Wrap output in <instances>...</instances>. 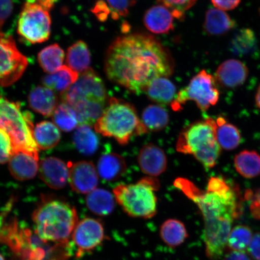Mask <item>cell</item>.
I'll list each match as a JSON object with an SVG mask.
<instances>
[{
    "label": "cell",
    "mask_w": 260,
    "mask_h": 260,
    "mask_svg": "<svg viewBox=\"0 0 260 260\" xmlns=\"http://www.w3.org/2000/svg\"><path fill=\"white\" fill-rule=\"evenodd\" d=\"M170 54L152 36L133 34L117 38L107 51L105 71L112 82L144 93L149 83L173 73Z\"/></svg>",
    "instance_id": "cell-1"
},
{
    "label": "cell",
    "mask_w": 260,
    "mask_h": 260,
    "mask_svg": "<svg viewBox=\"0 0 260 260\" xmlns=\"http://www.w3.org/2000/svg\"><path fill=\"white\" fill-rule=\"evenodd\" d=\"M174 186L199 208L204 221L206 255L211 260L220 259L225 252L234 221L242 212L238 188L219 177L210 178L206 191L183 178L176 179Z\"/></svg>",
    "instance_id": "cell-2"
},
{
    "label": "cell",
    "mask_w": 260,
    "mask_h": 260,
    "mask_svg": "<svg viewBox=\"0 0 260 260\" xmlns=\"http://www.w3.org/2000/svg\"><path fill=\"white\" fill-rule=\"evenodd\" d=\"M35 233L42 241L67 243L78 222L76 209L57 198L44 197L32 215Z\"/></svg>",
    "instance_id": "cell-3"
},
{
    "label": "cell",
    "mask_w": 260,
    "mask_h": 260,
    "mask_svg": "<svg viewBox=\"0 0 260 260\" xmlns=\"http://www.w3.org/2000/svg\"><path fill=\"white\" fill-rule=\"evenodd\" d=\"M63 100L76 111L80 125H95L106 109L105 84L99 75L89 68L63 93Z\"/></svg>",
    "instance_id": "cell-4"
},
{
    "label": "cell",
    "mask_w": 260,
    "mask_h": 260,
    "mask_svg": "<svg viewBox=\"0 0 260 260\" xmlns=\"http://www.w3.org/2000/svg\"><path fill=\"white\" fill-rule=\"evenodd\" d=\"M95 129L106 137L115 139L122 145L127 144L133 136L148 132L135 107L116 99L110 100L102 116L95 123Z\"/></svg>",
    "instance_id": "cell-5"
},
{
    "label": "cell",
    "mask_w": 260,
    "mask_h": 260,
    "mask_svg": "<svg viewBox=\"0 0 260 260\" xmlns=\"http://www.w3.org/2000/svg\"><path fill=\"white\" fill-rule=\"evenodd\" d=\"M216 130V122L212 118L191 123L179 135L177 150L193 155L206 169L213 168L220 154Z\"/></svg>",
    "instance_id": "cell-6"
},
{
    "label": "cell",
    "mask_w": 260,
    "mask_h": 260,
    "mask_svg": "<svg viewBox=\"0 0 260 260\" xmlns=\"http://www.w3.org/2000/svg\"><path fill=\"white\" fill-rule=\"evenodd\" d=\"M0 128L11 138L13 152H28L39 157L34 136V125L30 113L24 112L18 103L0 95Z\"/></svg>",
    "instance_id": "cell-7"
},
{
    "label": "cell",
    "mask_w": 260,
    "mask_h": 260,
    "mask_svg": "<svg viewBox=\"0 0 260 260\" xmlns=\"http://www.w3.org/2000/svg\"><path fill=\"white\" fill-rule=\"evenodd\" d=\"M157 179L146 177L132 184H120L113 190L117 203L129 216L150 219L157 213Z\"/></svg>",
    "instance_id": "cell-8"
},
{
    "label": "cell",
    "mask_w": 260,
    "mask_h": 260,
    "mask_svg": "<svg viewBox=\"0 0 260 260\" xmlns=\"http://www.w3.org/2000/svg\"><path fill=\"white\" fill-rule=\"evenodd\" d=\"M219 91L215 79L206 71L202 70L190 81L188 85L178 92L173 102L172 109L180 111L181 106L192 101L202 111L216 105L219 99Z\"/></svg>",
    "instance_id": "cell-9"
},
{
    "label": "cell",
    "mask_w": 260,
    "mask_h": 260,
    "mask_svg": "<svg viewBox=\"0 0 260 260\" xmlns=\"http://www.w3.org/2000/svg\"><path fill=\"white\" fill-rule=\"evenodd\" d=\"M50 11L35 1L25 3L18 22V34L30 44H40L51 34Z\"/></svg>",
    "instance_id": "cell-10"
},
{
    "label": "cell",
    "mask_w": 260,
    "mask_h": 260,
    "mask_svg": "<svg viewBox=\"0 0 260 260\" xmlns=\"http://www.w3.org/2000/svg\"><path fill=\"white\" fill-rule=\"evenodd\" d=\"M28 66L27 58L18 50L11 36L0 34V86L17 81Z\"/></svg>",
    "instance_id": "cell-11"
},
{
    "label": "cell",
    "mask_w": 260,
    "mask_h": 260,
    "mask_svg": "<svg viewBox=\"0 0 260 260\" xmlns=\"http://www.w3.org/2000/svg\"><path fill=\"white\" fill-rule=\"evenodd\" d=\"M71 237L74 245L77 247V257L93 251L102 245L106 239L102 223L89 217L77 223Z\"/></svg>",
    "instance_id": "cell-12"
},
{
    "label": "cell",
    "mask_w": 260,
    "mask_h": 260,
    "mask_svg": "<svg viewBox=\"0 0 260 260\" xmlns=\"http://www.w3.org/2000/svg\"><path fill=\"white\" fill-rule=\"evenodd\" d=\"M70 186L77 193H89L95 189L99 183V176L92 162L81 161L69 162Z\"/></svg>",
    "instance_id": "cell-13"
},
{
    "label": "cell",
    "mask_w": 260,
    "mask_h": 260,
    "mask_svg": "<svg viewBox=\"0 0 260 260\" xmlns=\"http://www.w3.org/2000/svg\"><path fill=\"white\" fill-rule=\"evenodd\" d=\"M40 177L44 183L53 189L63 188L69 178V168L60 159L48 157L43 159L39 167Z\"/></svg>",
    "instance_id": "cell-14"
},
{
    "label": "cell",
    "mask_w": 260,
    "mask_h": 260,
    "mask_svg": "<svg viewBox=\"0 0 260 260\" xmlns=\"http://www.w3.org/2000/svg\"><path fill=\"white\" fill-rule=\"evenodd\" d=\"M138 162L141 170L151 177L158 176L167 168V157L165 152L154 144L143 146L139 152Z\"/></svg>",
    "instance_id": "cell-15"
},
{
    "label": "cell",
    "mask_w": 260,
    "mask_h": 260,
    "mask_svg": "<svg viewBox=\"0 0 260 260\" xmlns=\"http://www.w3.org/2000/svg\"><path fill=\"white\" fill-rule=\"evenodd\" d=\"M246 65L238 60H228L217 70L216 78L221 85L227 88H236L242 86L248 77Z\"/></svg>",
    "instance_id": "cell-16"
},
{
    "label": "cell",
    "mask_w": 260,
    "mask_h": 260,
    "mask_svg": "<svg viewBox=\"0 0 260 260\" xmlns=\"http://www.w3.org/2000/svg\"><path fill=\"white\" fill-rule=\"evenodd\" d=\"M38 161L39 157L28 152L14 151L9 161L10 172L16 180H30L36 176L39 170Z\"/></svg>",
    "instance_id": "cell-17"
},
{
    "label": "cell",
    "mask_w": 260,
    "mask_h": 260,
    "mask_svg": "<svg viewBox=\"0 0 260 260\" xmlns=\"http://www.w3.org/2000/svg\"><path fill=\"white\" fill-rule=\"evenodd\" d=\"M173 16L170 10L165 6H154L146 12L144 24L153 34H168L174 28Z\"/></svg>",
    "instance_id": "cell-18"
},
{
    "label": "cell",
    "mask_w": 260,
    "mask_h": 260,
    "mask_svg": "<svg viewBox=\"0 0 260 260\" xmlns=\"http://www.w3.org/2000/svg\"><path fill=\"white\" fill-rule=\"evenodd\" d=\"M28 103L34 111L45 116H53L58 106L54 91L45 86L35 87L31 90Z\"/></svg>",
    "instance_id": "cell-19"
},
{
    "label": "cell",
    "mask_w": 260,
    "mask_h": 260,
    "mask_svg": "<svg viewBox=\"0 0 260 260\" xmlns=\"http://www.w3.org/2000/svg\"><path fill=\"white\" fill-rule=\"evenodd\" d=\"M144 93L155 103L168 105L175 100L176 87L167 77H158L149 83Z\"/></svg>",
    "instance_id": "cell-20"
},
{
    "label": "cell",
    "mask_w": 260,
    "mask_h": 260,
    "mask_svg": "<svg viewBox=\"0 0 260 260\" xmlns=\"http://www.w3.org/2000/svg\"><path fill=\"white\" fill-rule=\"evenodd\" d=\"M235 25V21L222 10L211 8L206 13L204 27L208 34L214 36L226 34Z\"/></svg>",
    "instance_id": "cell-21"
},
{
    "label": "cell",
    "mask_w": 260,
    "mask_h": 260,
    "mask_svg": "<svg viewBox=\"0 0 260 260\" xmlns=\"http://www.w3.org/2000/svg\"><path fill=\"white\" fill-rule=\"evenodd\" d=\"M79 74L75 72L67 65H64L59 70L53 74H49L42 80L44 86L54 92L64 93L76 82Z\"/></svg>",
    "instance_id": "cell-22"
},
{
    "label": "cell",
    "mask_w": 260,
    "mask_h": 260,
    "mask_svg": "<svg viewBox=\"0 0 260 260\" xmlns=\"http://www.w3.org/2000/svg\"><path fill=\"white\" fill-rule=\"evenodd\" d=\"M126 162L121 155L107 153L100 157L98 162V171L100 177L106 180H116L125 173Z\"/></svg>",
    "instance_id": "cell-23"
},
{
    "label": "cell",
    "mask_w": 260,
    "mask_h": 260,
    "mask_svg": "<svg viewBox=\"0 0 260 260\" xmlns=\"http://www.w3.org/2000/svg\"><path fill=\"white\" fill-rule=\"evenodd\" d=\"M34 136L38 149L41 150L54 148L61 138L59 128L55 123L49 121L38 123L34 128Z\"/></svg>",
    "instance_id": "cell-24"
},
{
    "label": "cell",
    "mask_w": 260,
    "mask_h": 260,
    "mask_svg": "<svg viewBox=\"0 0 260 260\" xmlns=\"http://www.w3.org/2000/svg\"><path fill=\"white\" fill-rule=\"evenodd\" d=\"M162 241L171 248H176L183 244L188 237L186 226L181 221L170 219L162 223L160 229Z\"/></svg>",
    "instance_id": "cell-25"
},
{
    "label": "cell",
    "mask_w": 260,
    "mask_h": 260,
    "mask_svg": "<svg viewBox=\"0 0 260 260\" xmlns=\"http://www.w3.org/2000/svg\"><path fill=\"white\" fill-rule=\"evenodd\" d=\"M67 63L68 67L78 74H82L89 69L90 53L85 42L78 41L68 48Z\"/></svg>",
    "instance_id": "cell-26"
},
{
    "label": "cell",
    "mask_w": 260,
    "mask_h": 260,
    "mask_svg": "<svg viewBox=\"0 0 260 260\" xmlns=\"http://www.w3.org/2000/svg\"><path fill=\"white\" fill-rule=\"evenodd\" d=\"M216 138L220 148L225 150H233L241 142V135L238 128L227 122L223 117L216 119Z\"/></svg>",
    "instance_id": "cell-27"
},
{
    "label": "cell",
    "mask_w": 260,
    "mask_h": 260,
    "mask_svg": "<svg viewBox=\"0 0 260 260\" xmlns=\"http://www.w3.org/2000/svg\"><path fill=\"white\" fill-rule=\"evenodd\" d=\"M86 204L88 209L96 215H109L115 209L113 195L103 188H95L87 195Z\"/></svg>",
    "instance_id": "cell-28"
},
{
    "label": "cell",
    "mask_w": 260,
    "mask_h": 260,
    "mask_svg": "<svg viewBox=\"0 0 260 260\" xmlns=\"http://www.w3.org/2000/svg\"><path fill=\"white\" fill-rule=\"evenodd\" d=\"M64 53L58 44L45 47L38 54V61L45 73L53 74L63 66Z\"/></svg>",
    "instance_id": "cell-29"
},
{
    "label": "cell",
    "mask_w": 260,
    "mask_h": 260,
    "mask_svg": "<svg viewBox=\"0 0 260 260\" xmlns=\"http://www.w3.org/2000/svg\"><path fill=\"white\" fill-rule=\"evenodd\" d=\"M75 146L81 153L92 155L96 151L99 146V140L96 133L87 125H80L73 136Z\"/></svg>",
    "instance_id": "cell-30"
},
{
    "label": "cell",
    "mask_w": 260,
    "mask_h": 260,
    "mask_svg": "<svg viewBox=\"0 0 260 260\" xmlns=\"http://www.w3.org/2000/svg\"><path fill=\"white\" fill-rule=\"evenodd\" d=\"M236 170L243 177L252 178L260 174V155L253 151L240 152L235 158Z\"/></svg>",
    "instance_id": "cell-31"
},
{
    "label": "cell",
    "mask_w": 260,
    "mask_h": 260,
    "mask_svg": "<svg viewBox=\"0 0 260 260\" xmlns=\"http://www.w3.org/2000/svg\"><path fill=\"white\" fill-rule=\"evenodd\" d=\"M169 121L167 110L160 106H149L142 113V122L148 131H161L168 125Z\"/></svg>",
    "instance_id": "cell-32"
},
{
    "label": "cell",
    "mask_w": 260,
    "mask_h": 260,
    "mask_svg": "<svg viewBox=\"0 0 260 260\" xmlns=\"http://www.w3.org/2000/svg\"><path fill=\"white\" fill-rule=\"evenodd\" d=\"M231 48L237 56H246L254 53L257 48L255 32L250 28L240 30L233 38Z\"/></svg>",
    "instance_id": "cell-33"
},
{
    "label": "cell",
    "mask_w": 260,
    "mask_h": 260,
    "mask_svg": "<svg viewBox=\"0 0 260 260\" xmlns=\"http://www.w3.org/2000/svg\"><path fill=\"white\" fill-rule=\"evenodd\" d=\"M57 127L64 132H71L77 127L79 119L76 111L70 105L63 102L58 105L53 115Z\"/></svg>",
    "instance_id": "cell-34"
},
{
    "label": "cell",
    "mask_w": 260,
    "mask_h": 260,
    "mask_svg": "<svg viewBox=\"0 0 260 260\" xmlns=\"http://www.w3.org/2000/svg\"><path fill=\"white\" fill-rule=\"evenodd\" d=\"M253 237L251 229L245 225H237L231 231L227 246L232 251L244 252L250 245Z\"/></svg>",
    "instance_id": "cell-35"
},
{
    "label": "cell",
    "mask_w": 260,
    "mask_h": 260,
    "mask_svg": "<svg viewBox=\"0 0 260 260\" xmlns=\"http://www.w3.org/2000/svg\"><path fill=\"white\" fill-rule=\"evenodd\" d=\"M165 7L170 9L174 17L181 19L183 18L185 12L195 4L197 0H157Z\"/></svg>",
    "instance_id": "cell-36"
},
{
    "label": "cell",
    "mask_w": 260,
    "mask_h": 260,
    "mask_svg": "<svg viewBox=\"0 0 260 260\" xmlns=\"http://www.w3.org/2000/svg\"><path fill=\"white\" fill-rule=\"evenodd\" d=\"M105 3L111 13L112 18L118 19L128 15L129 10L135 5V0H100Z\"/></svg>",
    "instance_id": "cell-37"
},
{
    "label": "cell",
    "mask_w": 260,
    "mask_h": 260,
    "mask_svg": "<svg viewBox=\"0 0 260 260\" xmlns=\"http://www.w3.org/2000/svg\"><path fill=\"white\" fill-rule=\"evenodd\" d=\"M13 153L11 138L4 130L0 128V165L9 161Z\"/></svg>",
    "instance_id": "cell-38"
},
{
    "label": "cell",
    "mask_w": 260,
    "mask_h": 260,
    "mask_svg": "<svg viewBox=\"0 0 260 260\" xmlns=\"http://www.w3.org/2000/svg\"><path fill=\"white\" fill-rule=\"evenodd\" d=\"M245 199L249 203L251 214L256 219H260V188L255 191L248 190L245 193Z\"/></svg>",
    "instance_id": "cell-39"
},
{
    "label": "cell",
    "mask_w": 260,
    "mask_h": 260,
    "mask_svg": "<svg viewBox=\"0 0 260 260\" xmlns=\"http://www.w3.org/2000/svg\"><path fill=\"white\" fill-rule=\"evenodd\" d=\"M13 3L12 0H0V34L5 22L12 14Z\"/></svg>",
    "instance_id": "cell-40"
},
{
    "label": "cell",
    "mask_w": 260,
    "mask_h": 260,
    "mask_svg": "<svg viewBox=\"0 0 260 260\" xmlns=\"http://www.w3.org/2000/svg\"><path fill=\"white\" fill-rule=\"evenodd\" d=\"M248 249L253 259L260 260V233H256L253 236Z\"/></svg>",
    "instance_id": "cell-41"
},
{
    "label": "cell",
    "mask_w": 260,
    "mask_h": 260,
    "mask_svg": "<svg viewBox=\"0 0 260 260\" xmlns=\"http://www.w3.org/2000/svg\"><path fill=\"white\" fill-rule=\"evenodd\" d=\"M213 5L222 11H231L238 6L241 0H211Z\"/></svg>",
    "instance_id": "cell-42"
},
{
    "label": "cell",
    "mask_w": 260,
    "mask_h": 260,
    "mask_svg": "<svg viewBox=\"0 0 260 260\" xmlns=\"http://www.w3.org/2000/svg\"><path fill=\"white\" fill-rule=\"evenodd\" d=\"M224 260H251L245 252L231 251Z\"/></svg>",
    "instance_id": "cell-43"
},
{
    "label": "cell",
    "mask_w": 260,
    "mask_h": 260,
    "mask_svg": "<svg viewBox=\"0 0 260 260\" xmlns=\"http://www.w3.org/2000/svg\"><path fill=\"white\" fill-rule=\"evenodd\" d=\"M13 203H14V201L12 200L10 201L7 205H6L5 210L0 213V238H1L3 230L5 227L4 223L5 218L12 209Z\"/></svg>",
    "instance_id": "cell-44"
},
{
    "label": "cell",
    "mask_w": 260,
    "mask_h": 260,
    "mask_svg": "<svg viewBox=\"0 0 260 260\" xmlns=\"http://www.w3.org/2000/svg\"><path fill=\"white\" fill-rule=\"evenodd\" d=\"M36 2H37L43 6V7L50 11L53 8L55 4H56L57 0H34Z\"/></svg>",
    "instance_id": "cell-45"
},
{
    "label": "cell",
    "mask_w": 260,
    "mask_h": 260,
    "mask_svg": "<svg viewBox=\"0 0 260 260\" xmlns=\"http://www.w3.org/2000/svg\"><path fill=\"white\" fill-rule=\"evenodd\" d=\"M255 104L256 107L260 110V84L256 91V93L255 95Z\"/></svg>",
    "instance_id": "cell-46"
},
{
    "label": "cell",
    "mask_w": 260,
    "mask_h": 260,
    "mask_svg": "<svg viewBox=\"0 0 260 260\" xmlns=\"http://www.w3.org/2000/svg\"><path fill=\"white\" fill-rule=\"evenodd\" d=\"M0 260H6L5 258L1 253H0Z\"/></svg>",
    "instance_id": "cell-47"
},
{
    "label": "cell",
    "mask_w": 260,
    "mask_h": 260,
    "mask_svg": "<svg viewBox=\"0 0 260 260\" xmlns=\"http://www.w3.org/2000/svg\"><path fill=\"white\" fill-rule=\"evenodd\" d=\"M259 11H260V9H259Z\"/></svg>",
    "instance_id": "cell-48"
}]
</instances>
